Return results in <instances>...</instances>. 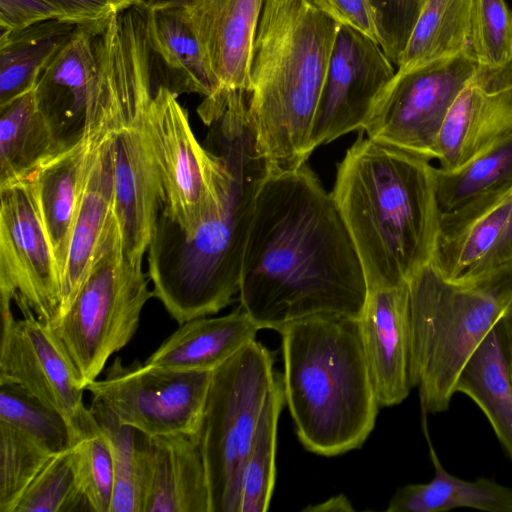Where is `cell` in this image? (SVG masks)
I'll return each instance as SVG.
<instances>
[{"mask_svg": "<svg viewBox=\"0 0 512 512\" xmlns=\"http://www.w3.org/2000/svg\"><path fill=\"white\" fill-rule=\"evenodd\" d=\"M367 283L331 193L308 164L268 174L257 195L239 300L260 329L316 315L359 319Z\"/></svg>", "mask_w": 512, "mask_h": 512, "instance_id": "cell-1", "label": "cell"}, {"mask_svg": "<svg viewBox=\"0 0 512 512\" xmlns=\"http://www.w3.org/2000/svg\"><path fill=\"white\" fill-rule=\"evenodd\" d=\"M201 114L209 126L206 147L225 164L219 204L190 235L161 209L147 250L154 297L179 325L218 313L239 293L256 199L268 175L246 91L227 92Z\"/></svg>", "mask_w": 512, "mask_h": 512, "instance_id": "cell-2", "label": "cell"}, {"mask_svg": "<svg viewBox=\"0 0 512 512\" xmlns=\"http://www.w3.org/2000/svg\"><path fill=\"white\" fill-rule=\"evenodd\" d=\"M436 167L359 131L331 192L367 288L397 285L432 260L439 230Z\"/></svg>", "mask_w": 512, "mask_h": 512, "instance_id": "cell-3", "label": "cell"}, {"mask_svg": "<svg viewBox=\"0 0 512 512\" xmlns=\"http://www.w3.org/2000/svg\"><path fill=\"white\" fill-rule=\"evenodd\" d=\"M339 24L308 0H265L254 42L248 114L268 174L307 164Z\"/></svg>", "mask_w": 512, "mask_h": 512, "instance_id": "cell-4", "label": "cell"}, {"mask_svg": "<svg viewBox=\"0 0 512 512\" xmlns=\"http://www.w3.org/2000/svg\"><path fill=\"white\" fill-rule=\"evenodd\" d=\"M279 333L285 404L302 445L327 457L359 448L380 406L358 319L316 315Z\"/></svg>", "mask_w": 512, "mask_h": 512, "instance_id": "cell-5", "label": "cell"}, {"mask_svg": "<svg viewBox=\"0 0 512 512\" xmlns=\"http://www.w3.org/2000/svg\"><path fill=\"white\" fill-rule=\"evenodd\" d=\"M408 289L412 385L423 412H444L467 360L512 303V258L458 279L431 260Z\"/></svg>", "mask_w": 512, "mask_h": 512, "instance_id": "cell-6", "label": "cell"}, {"mask_svg": "<svg viewBox=\"0 0 512 512\" xmlns=\"http://www.w3.org/2000/svg\"><path fill=\"white\" fill-rule=\"evenodd\" d=\"M149 281L142 264L123 255L111 210L82 286L68 309L49 325L84 389L134 336L145 304L154 297Z\"/></svg>", "mask_w": 512, "mask_h": 512, "instance_id": "cell-7", "label": "cell"}, {"mask_svg": "<svg viewBox=\"0 0 512 512\" xmlns=\"http://www.w3.org/2000/svg\"><path fill=\"white\" fill-rule=\"evenodd\" d=\"M272 353L253 340L212 372L199 447L210 512H239L245 460L273 385Z\"/></svg>", "mask_w": 512, "mask_h": 512, "instance_id": "cell-8", "label": "cell"}, {"mask_svg": "<svg viewBox=\"0 0 512 512\" xmlns=\"http://www.w3.org/2000/svg\"><path fill=\"white\" fill-rule=\"evenodd\" d=\"M142 130L164 191L162 211L190 235L219 204L225 179L223 158L200 145L186 109L165 77L157 84Z\"/></svg>", "mask_w": 512, "mask_h": 512, "instance_id": "cell-9", "label": "cell"}, {"mask_svg": "<svg viewBox=\"0 0 512 512\" xmlns=\"http://www.w3.org/2000/svg\"><path fill=\"white\" fill-rule=\"evenodd\" d=\"M213 371H182L117 357L105 378L85 386L121 424L146 436L186 435L199 442Z\"/></svg>", "mask_w": 512, "mask_h": 512, "instance_id": "cell-10", "label": "cell"}, {"mask_svg": "<svg viewBox=\"0 0 512 512\" xmlns=\"http://www.w3.org/2000/svg\"><path fill=\"white\" fill-rule=\"evenodd\" d=\"M477 62L467 54L397 70L360 131L369 139L432 162L446 115Z\"/></svg>", "mask_w": 512, "mask_h": 512, "instance_id": "cell-11", "label": "cell"}, {"mask_svg": "<svg viewBox=\"0 0 512 512\" xmlns=\"http://www.w3.org/2000/svg\"><path fill=\"white\" fill-rule=\"evenodd\" d=\"M0 310V384H17L59 412L75 444L98 430L83 401L85 389L50 327L27 307L19 308L20 319H15L11 307Z\"/></svg>", "mask_w": 512, "mask_h": 512, "instance_id": "cell-12", "label": "cell"}, {"mask_svg": "<svg viewBox=\"0 0 512 512\" xmlns=\"http://www.w3.org/2000/svg\"><path fill=\"white\" fill-rule=\"evenodd\" d=\"M0 298L48 326L61 309L60 273L27 178L0 187Z\"/></svg>", "mask_w": 512, "mask_h": 512, "instance_id": "cell-13", "label": "cell"}, {"mask_svg": "<svg viewBox=\"0 0 512 512\" xmlns=\"http://www.w3.org/2000/svg\"><path fill=\"white\" fill-rule=\"evenodd\" d=\"M392 64L379 43L339 24L311 134L314 150L362 129L396 73Z\"/></svg>", "mask_w": 512, "mask_h": 512, "instance_id": "cell-14", "label": "cell"}, {"mask_svg": "<svg viewBox=\"0 0 512 512\" xmlns=\"http://www.w3.org/2000/svg\"><path fill=\"white\" fill-rule=\"evenodd\" d=\"M94 25H78L40 71L33 91L59 152L94 130L96 57ZM98 131V130H97Z\"/></svg>", "mask_w": 512, "mask_h": 512, "instance_id": "cell-15", "label": "cell"}, {"mask_svg": "<svg viewBox=\"0 0 512 512\" xmlns=\"http://www.w3.org/2000/svg\"><path fill=\"white\" fill-rule=\"evenodd\" d=\"M512 136V63L479 66L452 103L437 141V161L458 169Z\"/></svg>", "mask_w": 512, "mask_h": 512, "instance_id": "cell-16", "label": "cell"}, {"mask_svg": "<svg viewBox=\"0 0 512 512\" xmlns=\"http://www.w3.org/2000/svg\"><path fill=\"white\" fill-rule=\"evenodd\" d=\"M358 323L379 406L401 403L413 388L408 282L367 288Z\"/></svg>", "mask_w": 512, "mask_h": 512, "instance_id": "cell-17", "label": "cell"}, {"mask_svg": "<svg viewBox=\"0 0 512 512\" xmlns=\"http://www.w3.org/2000/svg\"><path fill=\"white\" fill-rule=\"evenodd\" d=\"M112 146V211L119 230L122 253L131 263L142 264L164 205L161 179L142 125L113 132Z\"/></svg>", "mask_w": 512, "mask_h": 512, "instance_id": "cell-18", "label": "cell"}, {"mask_svg": "<svg viewBox=\"0 0 512 512\" xmlns=\"http://www.w3.org/2000/svg\"><path fill=\"white\" fill-rule=\"evenodd\" d=\"M137 453L141 512H210L208 479L197 441L186 435L141 434Z\"/></svg>", "mask_w": 512, "mask_h": 512, "instance_id": "cell-19", "label": "cell"}, {"mask_svg": "<svg viewBox=\"0 0 512 512\" xmlns=\"http://www.w3.org/2000/svg\"><path fill=\"white\" fill-rule=\"evenodd\" d=\"M208 65L215 95L248 91L254 42L265 0H186ZM213 95V96H215Z\"/></svg>", "mask_w": 512, "mask_h": 512, "instance_id": "cell-20", "label": "cell"}, {"mask_svg": "<svg viewBox=\"0 0 512 512\" xmlns=\"http://www.w3.org/2000/svg\"><path fill=\"white\" fill-rule=\"evenodd\" d=\"M512 214V184L441 213L433 262L448 278L481 271L499 244Z\"/></svg>", "mask_w": 512, "mask_h": 512, "instance_id": "cell-21", "label": "cell"}, {"mask_svg": "<svg viewBox=\"0 0 512 512\" xmlns=\"http://www.w3.org/2000/svg\"><path fill=\"white\" fill-rule=\"evenodd\" d=\"M108 133L112 132L94 131L49 158L27 177L60 273L61 290L81 194L96 150Z\"/></svg>", "mask_w": 512, "mask_h": 512, "instance_id": "cell-22", "label": "cell"}, {"mask_svg": "<svg viewBox=\"0 0 512 512\" xmlns=\"http://www.w3.org/2000/svg\"><path fill=\"white\" fill-rule=\"evenodd\" d=\"M146 33L163 66L166 85L175 95L195 93L207 98L218 92L186 0H161L146 9Z\"/></svg>", "mask_w": 512, "mask_h": 512, "instance_id": "cell-23", "label": "cell"}, {"mask_svg": "<svg viewBox=\"0 0 512 512\" xmlns=\"http://www.w3.org/2000/svg\"><path fill=\"white\" fill-rule=\"evenodd\" d=\"M259 330L239 305L221 317H200L181 324L145 363L182 371H214L255 340Z\"/></svg>", "mask_w": 512, "mask_h": 512, "instance_id": "cell-24", "label": "cell"}, {"mask_svg": "<svg viewBox=\"0 0 512 512\" xmlns=\"http://www.w3.org/2000/svg\"><path fill=\"white\" fill-rule=\"evenodd\" d=\"M112 133L100 142L81 194L62 277L61 309L57 319L68 309L82 286L112 210Z\"/></svg>", "mask_w": 512, "mask_h": 512, "instance_id": "cell-25", "label": "cell"}, {"mask_svg": "<svg viewBox=\"0 0 512 512\" xmlns=\"http://www.w3.org/2000/svg\"><path fill=\"white\" fill-rule=\"evenodd\" d=\"M455 393L477 404L512 460V338L502 318L467 360Z\"/></svg>", "mask_w": 512, "mask_h": 512, "instance_id": "cell-26", "label": "cell"}, {"mask_svg": "<svg viewBox=\"0 0 512 512\" xmlns=\"http://www.w3.org/2000/svg\"><path fill=\"white\" fill-rule=\"evenodd\" d=\"M425 427L434 477L427 483L399 488L387 512H444L472 508L487 512H512V488L487 478L468 481L449 473L442 465Z\"/></svg>", "mask_w": 512, "mask_h": 512, "instance_id": "cell-27", "label": "cell"}, {"mask_svg": "<svg viewBox=\"0 0 512 512\" xmlns=\"http://www.w3.org/2000/svg\"><path fill=\"white\" fill-rule=\"evenodd\" d=\"M57 153L33 89L0 107V187L27 178Z\"/></svg>", "mask_w": 512, "mask_h": 512, "instance_id": "cell-28", "label": "cell"}, {"mask_svg": "<svg viewBox=\"0 0 512 512\" xmlns=\"http://www.w3.org/2000/svg\"><path fill=\"white\" fill-rule=\"evenodd\" d=\"M473 4L474 0H423L397 70L461 54L473 58Z\"/></svg>", "mask_w": 512, "mask_h": 512, "instance_id": "cell-29", "label": "cell"}, {"mask_svg": "<svg viewBox=\"0 0 512 512\" xmlns=\"http://www.w3.org/2000/svg\"><path fill=\"white\" fill-rule=\"evenodd\" d=\"M53 19L0 35V107L34 88L50 58L76 27Z\"/></svg>", "mask_w": 512, "mask_h": 512, "instance_id": "cell-30", "label": "cell"}, {"mask_svg": "<svg viewBox=\"0 0 512 512\" xmlns=\"http://www.w3.org/2000/svg\"><path fill=\"white\" fill-rule=\"evenodd\" d=\"M284 404L282 374L276 372L245 460L239 512L269 509L276 479L277 426Z\"/></svg>", "mask_w": 512, "mask_h": 512, "instance_id": "cell-31", "label": "cell"}, {"mask_svg": "<svg viewBox=\"0 0 512 512\" xmlns=\"http://www.w3.org/2000/svg\"><path fill=\"white\" fill-rule=\"evenodd\" d=\"M435 182L441 213L452 211L490 191L512 184V136L458 169L436 167Z\"/></svg>", "mask_w": 512, "mask_h": 512, "instance_id": "cell-32", "label": "cell"}, {"mask_svg": "<svg viewBox=\"0 0 512 512\" xmlns=\"http://www.w3.org/2000/svg\"><path fill=\"white\" fill-rule=\"evenodd\" d=\"M0 422L20 430L51 454L75 444L64 417L14 383L0 384Z\"/></svg>", "mask_w": 512, "mask_h": 512, "instance_id": "cell-33", "label": "cell"}, {"mask_svg": "<svg viewBox=\"0 0 512 512\" xmlns=\"http://www.w3.org/2000/svg\"><path fill=\"white\" fill-rule=\"evenodd\" d=\"M53 455L20 430L0 422V512H15L22 495Z\"/></svg>", "mask_w": 512, "mask_h": 512, "instance_id": "cell-34", "label": "cell"}, {"mask_svg": "<svg viewBox=\"0 0 512 512\" xmlns=\"http://www.w3.org/2000/svg\"><path fill=\"white\" fill-rule=\"evenodd\" d=\"M91 511L76 478L72 447L53 455L22 495L15 512Z\"/></svg>", "mask_w": 512, "mask_h": 512, "instance_id": "cell-35", "label": "cell"}, {"mask_svg": "<svg viewBox=\"0 0 512 512\" xmlns=\"http://www.w3.org/2000/svg\"><path fill=\"white\" fill-rule=\"evenodd\" d=\"M90 411L106 434L114 466V492L110 512H141L137 431L121 425L99 402L92 400Z\"/></svg>", "mask_w": 512, "mask_h": 512, "instance_id": "cell-36", "label": "cell"}, {"mask_svg": "<svg viewBox=\"0 0 512 512\" xmlns=\"http://www.w3.org/2000/svg\"><path fill=\"white\" fill-rule=\"evenodd\" d=\"M79 488L91 511L110 512L114 466L108 438L101 427L72 446Z\"/></svg>", "mask_w": 512, "mask_h": 512, "instance_id": "cell-37", "label": "cell"}, {"mask_svg": "<svg viewBox=\"0 0 512 512\" xmlns=\"http://www.w3.org/2000/svg\"><path fill=\"white\" fill-rule=\"evenodd\" d=\"M472 54L479 66L512 63V11L505 0H474Z\"/></svg>", "mask_w": 512, "mask_h": 512, "instance_id": "cell-38", "label": "cell"}, {"mask_svg": "<svg viewBox=\"0 0 512 512\" xmlns=\"http://www.w3.org/2000/svg\"><path fill=\"white\" fill-rule=\"evenodd\" d=\"M423 0H370L380 46L385 55L398 65Z\"/></svg>", "mask_w": 512, "mask_h": 512, "instance_id": "cell-39", "label": "cell"}, {"mask_svg": "<svg viewBox=\"0 0 512 512\" xmlns=\"http://www.w3.org/2000/svg\"><path fill=\"white\" fill-rule=\"evenodd\" d=\"M308 1L338 24L350 26L380 44V37L370 0Z\"/></svg>", "mask_w": 512, "mask_h": 512, "instance_id": "cell-40", "label": "cell"}, {"mask_svg": "<svg viewBox=\"0 0 512 512\" xmlns=\"http://www.w3.org/2000/svg\"><path fill=\"white\" fill-rule=\"evenodd\" d=\"M62 14L63 21L92 25L136 6L134 0H45Z\"/></svg>", "mask_w": 512, "mask_h": 512, "instance_id": "cell-41", "label": "cell"}, {"mask_svg": "<svg viewBox=\"0 0 512 512\" xmlns=\"http://www.w3.org/2000/svg\"><path fill=\"white\" fill-rule=\"evenodd\" d=\"M62 19V14L45 0H0L1 33L21 30L34 24Z\"/></svg>", "mask_w": 512, "mask_h": 512, "instance_id": "cell-42", "label": "cell"}, {"mask_svg": "<svg viewBox=\"0 0 512 512\" xmlns=\"http://www.w3.org/2000/svg\"><path fill=\"white\" fill-rule=\"evenodd\" d=\"M510 258H512V214L499 244L482 270L490 266L497 265Z\"/></svg>", "mask_w": 512, "mask_h": 512, "instance_id": "cell-43", "label": "cell"}, {"mask_svg": "<svg viewBox=\"0 0 512 512\" xmlns=\"http://www.w3.org/2000/svg\"><path fill=\"white\" fill-rule=\"evenodd\" d=\"M307 511H352L350 501L343 495L331 497L317 506L307 507Z\"/></svg>", "mask_w": 512, "mask_h": 512, "instance_id": "cell-44", "label": "cell"}, {"mask_svg": "<svg viewBox=\"0 0 512 512\" xmlns=\"http://www.w3.org/2000/svg\"><path fill=\"white\" fill-rule=\"evenodd\" d=\"M502 321H503L510 337L512 338V303L506 310L504 316L502 317Z\"/></svg>", "mask_w": 512, "mask_h": 512, "instance_id": "cell-45", "label": "cell"}, {"mask_svg": "<svg viewBox=\"0 0 512 512\" xmlns=\"http://www.w3.org/2000/svg\"><path fill=\"white\" fill-rule=\"evenodd\" d=\"M136 3V6H139L144 9H149L151 6L155 5L156 3L160 2L161 0H134Z\"/></svg>", "mask_w": 512, "mask_h": 512, "instance_id": "cell-46", "label": "cell"}]
</instances>
